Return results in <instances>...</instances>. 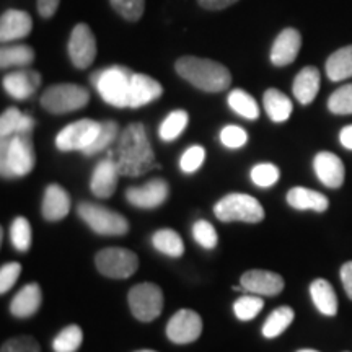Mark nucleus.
<instances>
[{"instance_id": "1", "label": "nucleus", "mask_w": 352, "mask_h": 352, "mask_svg": "<svg viewBox=\"0 0 352 352\" xmlns=\"http://www.w3.org/2000/svg\"><path fill=\"white\" fill-rule=\"evenodd\" d=\"M108 157L114 160L120 175L127 178H138L155 168V153L140 122H132L121 132L116 148L109 151Z\"/></svg>"}, {"instance_id": "2", "label": "nucleus", "mask_w": 352, "mask_h": 352, "mask_svg": "<svg viewBox=\"0 0 352 352\" xmlns=\"http://www.w3.org/2000/svg\"><path fill=\"white\" fill-rule=\"evenodd\" d=\"M178 76L208 94H220L232 85V74L226 65L206 57L183 56L175 64Z\"/></svg>"}, {"instance_id": "3", "label": "nucleus", "mask_w": 352, "mask_h": 352, "mask_svg": "<svg viewBox=\"0 0 352 352\" xmlns=\"http://www.w3.org/2000/svg\"><path fill=\"white\" fill-rule=\"evenodd\" d=\"M36 165V153L32 132H20L2 139L0 147V173L2 178L13 179L32 173Z\"/></svg>"}, {"instance_id": "4", "label": "nucleus", "mask_w": 352, "mask_h": 352, "mask_svg": "<svg viewBox=\"0 0 352 352\" xmlns=\"http://www.w3.org/2000/svg\"><path fill=\"white\" fill-rule=\"evenodd\" d=\"M131 76L132 72L129 69L111 65V67L95 72L91 76V83L108 104L114 108H127Z\"/></svg>"}, {"instance_id": "5", "label": "nucleus", "mask_w": 352, "mask_h": 352, "mask_svg": "<svg viewBox=\"0 0 352 352\" xmlns=\"http://www.w3.org/2000/svg\"><path fill=\"white\" fill-rule=\"evenodd\" d=\"M90 101V91L77 83H57L44 90L41 107L51 114H67L85 108Z\"/></svg>"}, {"instance_id": "6", "label": "nucleus", "mask_w": 352, "mask_h": 352, "mask_svg": "<svg viewBox=\"0 0 352 352\" xmlns=\"http://www.w3.org/2000/svg\"><path fill=\"white\" fill-rule=\"evenodd\" d=\"M77 214L95 233L103 236H120L129 232V222L124 215L94 202H80Z\"/></svg>"}, {"instance_id": "7", "label": "nucleus", "mask_w": 352, "mask_h": 352, "mask_svg": "<svg viewBox=\"0 0 352 352\" xmlns=\"http://www.w3.org/2000/svg\"><path fill=\"white\" fill-rule=\"evenodd\" d=\"M215 217L222 222L258 223L264 219V209L258 199L250 195L233 192L220 199L214 208Z\"/></svg>"}, {"instance_id": "8", "label": "nucleus", "mask_w": 352, "mask_h": 352, "mask_svg": "<svg viewBox=\"0 0 352 352\" xmlns=\"http://www.w3.org/2000/svg\"><path fill=\"white\" fill-rule=\"evenodd\" d=\"M127 302L135 320L151 323L157 320L164 310V292L157 284L142 283L129 290Z\"/></svg>"}, {"instance_id": "9", "label": "nucleus", "mask_w": 352, "mask_h": 352, "mask_svg": "<svg viewBox=\"0 0 352 352\" xmlns=\"http://www.w3.org/2000/svg\"><path fill=\"white\" fill-rule=\"evenodd\" d=\"M96 270L109 279H127L139 270V258L129 248H103L95 256Z\"/></svg>"}, {"instance_id": "10", "label": "nucleus", "mask_w": 352, "mask_h": 352, "mask_svg": "<svg viewBox=\"0 0 352 352\" xmlns=\"http://www.w3.org/2000/svg\"><path fill=\"white\" fill-rule=\"evenodd\" d=\"M100 127L101 122L88 120V118L72 122L56 135V147L60 152H85L95 142Z\"/></svg>"}, {"instance_id": "11", "label": "nucleus", "mask_w": 352, "mask_h": 352, "mask_svg": "<svg viewBox=\"0 0 352 352\" xmlns=\"http://www.w3.org/2000/svg\"><path fill=\"white\" fill-rule=\"evenodd\" d=\"M69 57L70 63L77 69H87L94 64L96 57V39L91 28L87 23H78L74 26L69 38Z\"/></svg>"}, {"instance_id": "12", "label": "nucleus", "mask_w": 352, "mask_h": 352, "mask_svg": "<svg viewBox=\"0 0 352 352\" xmlns=\"http://www.w3.org/2000/svg\"><path fill=\"white\" fill-rule=\"evenodd\" d=\"M202 333V318L195 310L183 308L171 316L166 324V338L175 344L195 342Z\"/></svg>"}, {"instance_id": "13", "label": "nucleus", "mask_w": 352, "mask_h": 352, "mask_svg": "<svg viewBox=\"0 0 352 352\" xmlns=\"http://www.w3.org/2000/svg\"><path fill=\"white\" fill-rule=\"evenodd\" d=\"M168 183L162 178H153L140 186H132L126 191L129 204L139 209H157L168 199Z\"/></svg>"}, {"instance_id": "14", "label": "nucleus", "mask_w": 352, "mask_h": 352, "mask_svg": "<svg viewBox=\"0 0 352 352\" xmlns=\"http://www.w3.org/2000/svg\"><path fill=\"white\" fill-rule=\"evenodd\" d=\"M240 284L246 292L254 296L276 297L284 290V277L277 272L252 270L240 277Z\"/></svg>"}, {"instance_id": "15", "label": "nucleus", "mask_w": 352, "mask_h": 352, "mask_svg": "<svg viewBox=\"0 0 352 352\" xmlns=\"http://www.w3.org/2000/svg\"><path fill=\"white\" fill-rule=\"evenodd\" d=\"M41 82V74H39L38 70L25 67L7 74V76L2 78V87L12 98L26 100L32 95H34V91L38 90Z\"/></svg>"}, {"instance_id": "16", "label": "nucleus", "mask_w": 352, "mask_h": 352, "mask_svg": "<svg viewBox=\"0 0 352 352\" xmlns=\"http://www.w3.org/2000/svg\"><path fill=\"white\" fill-rule=\"evenodd\" d=\"M164 94V87L153 77L145 74H132L129 82V96H127V108L138 109L145 104L158 100Z\"/></svg>"}, {"instance_id": "17", "label": "nucleus", "mask_w": 352, "mask_h": 352, "mask_svg": "<svg viewBox=\"0 0 352 352\" xmlns=\"http://www.w3.org/2000/svg\"><path fill=\"white\" fill-rule=\"evenodd\" d=\"M302 47V34L296 28H285L277 34L271 47V63L276 67H285L297 59Z\"/></svg>"}, {"instance_id": "18", "label": "nucleus", "mask_w": 352, "mask_h": 352, "mask_svg": "<svg viewBox=\"0 0 352 352\" xmlns=\"http://www.w3.org/2000/svg\"><path fill=\"white\" fill-rule=\"evenodd\" d=\"M314 170L316 178L327 188L338 189L342 186L346 178L344 164L336 153L333 152H320L314 158Z\"/></svg>"}, {"instance_id": "19", "label": "nucleus", "mask_w": 352, "mask_h": 352, "mask_svg": "<svg viewBox=\"0 0 352 352\" xmlns=\"http://www.w3.org/2000/svg\"><path fill=\"white\" fill-rule=\"evenodd\" d=\"M120 170L111 157L103 158L98 165L95 166L94 175L90 179L91 192L100 199L111 197L118 188V179H120Z\"/></svg>"}, {"instance_id": "20", "label": "nucleus", "mask_w": 352, "mask_h": 352, "mask_svg": "<svg viewBox=\"0 0 352 352\" xmlns=\"http://www.w3.org/2000/svg\"><path fill=\"white\" fill-rule=\"evenodd\" d=\"M33 30V20L25 10H7L0 16V41L10 43L26 38Z\"/></svg>"}, {"instance_id": "21", "label": "nucleus", "mask_w": 352, "mask_h": 352, "mask_svg": "<svg viewBox=\"0 0 352 352\" xmlns=\"http://www.w3.org/2000/svg\"><path fill=\"white\" fill-rule=\"evenodd\" d=\"M43 217L50 222H57L67 217L70 212L69 192L60 184H50L44 191L43 199Z\"/></svg>"}, {"instance_id": "22", "label": "nucleus", "mask_w": 352, "mask_h": 352, "mask_svg": "<svg viewBox=\"0 0 352 352\" xmlns=\"http://www.w3.org/2000/svg\"><path fill=\"white\" fill-rule=\"evenodd\" d=\"M43 302V292L38 284H26L10 302V314L15 318H30L39 310Z\"/></svg>"}, {"instance_id": "23", "label": "nucleus", "mask_w": 352, "mask_h": 352, "mask_svg": "<svg viewBox=\"0 0 352 352\" xmlns=\"http://www.w3.org/2000/svg\"><path fill=\"white\" fill-rule=\"evenodd\" d=\"M321 85L320 70L315 65H307L297 74L292 83V91L300 104H310L316 98Z\"/></svg>"}, {"instance_id": "24", "label": "nucleus", "mask_w": 352, "mask_h": 352, "mask_svg": "<svg viewBox=\"0 0 352 352\" xmlns=\"http://www.w3.org/2000/svg\"><path fill=\"white\" fill-rule=\"evenodd\" d=\"M287 202L290 208L296 210H315V212H324L329 208V201L324 195L314 189L303 186H296L287 192Z\"/></svg>"}, {"instance_id": "25", "label": "nucleus", "mask_w": 352, "mask_h": 352, "mask_svg": "<svg viewBox=\"0 0 352 352\" xmlns=\"http://www.w3.org/2000/svg\"><path fill=\"white\" fill-rule=\"evenodd\" d=\"M310 297L316 310L324 316L338 314V296L327 279H315L310 284Z\"/></svg>"}, {"instance_id": "26", "label": "nucleus", "mask_w": 352, "mask_h": 352, "mask_svg": "<svg viewBox=\"0 0 352 352\" xmlns=\"http://www.w3.org/2000/svg\"><path fill=\"white\" fill-rule=\"evenodd\" d=\"M34 120L28 114L21 113L19 108H8L0 118V138L7 139L20 132H33Z\"/></svg>"}, {"instance_id": "27", "label": "nucleus", "mask_w": 352, "mask_h": 352, "mask_svg": "<svg viewBox=\"0 0 352 352\" xmlns=\"http://www.w3.org/2000/svg\"><path fill=\"white\" fill-rule=\"evenodd\" d=\"M263 103L267 116L274 122H285L292 114V101L277 88H270L264 91Z\"/></svg>"}, {"instance_id": "28", "label": "nucleus", "mask_w": 352, "mask_h": 352, "mask_svg": "<svg viewBox=\"0 0 352 352\" xmlns=\"http://www.w3.org/2000/svg\"><path fill=\"white\" fill-rule=\"evenodd\" d=\"M327 76L331 82H341L352 77V44L334 51L328 57Z\"/></svg>"}, {"instance_id": "29", "label": "nucleus", "mask_w": 352, "mask_h": 352, "mask_svg": "<svg viewBox=\"0 0 352 352\" xmlns=\"http://www.w3.org/2000/svg\"><path fill=\"white\" fill-rule=\"evenodd\" d=\"M34 63V50L26 44H13L0 50V67L25 69Z\"/></svg>"}, {"instance_id": "30", "label": "nucleus", "mask_w": 352, "mask_h": 352, "mask_svg": "<svg viewBox=\"0 0 352 352\" xmlns=\"http://www.w3.org/2000/svg\"><path fill=\"white\" fill-rule=\"evenodd\" d=\"M152 245L158 253L166 254L170 258H179L184 253V243L179 233L171 228H162L152 235Z\"/></svg>"}, {"instance_id": "31", "label": "nucleus", "mask_w": 352, "mask_h": 352, "mask_svg": "<svg viewBox=\"0 0 352 352\" xmlns=\"http://www.w3.org/2000/svg\"><path fill=\"white\" fill-rule=\"evenodd\" d=\"M294 318H296V311L292 308L284 305L276 308L272 314L267 316V320L263 324V336L267 340H274V338L280 336L290 324H292Z\"/></svg>"}, {"instance_id": "32", "label": "nucleus", "mask_w": 352, "mask_h": 352, "mask_svg": "<svg viewBox=\"0 0 352 352\" xmlns=\"http://www.w3.org/2000/svg\"><path fill=\"white\" fill-rule=\"evenodd\" d=\"M227 103L233 111L239 114V116L245 118V120L254 121L259 118V107L256 100L250 94H246L245 90H240V88L232 90L227 98Z\"/></svg>"}, {"instance_id": "33", "label": "nucleus", "mask_w": 352, "mask_h": 352, "mask_svg": "<svg viewBox=\"0 0 352 352\" xmlns=\"http://www.w3.org/2000/svg\"><path fill=\"white\" fill-rule=\"evenodd\" d=\"M188 122V113L184 111V109H176V111L170 113L164 120V122H162L160 129H158V135H160V139L165 140V142H173V140H176L183 134Z\"/></svg>"}, {"instance_id": "34", "label": "nucleus", "mask_w": 352, "mask_h": 352, "mask_svg": "<svg viewBox=\"0 0 352 352\" xmlns=\"http://www.w3.org/2000/svg\"><path fill=\"white\" fill-rule=\"evenodd\" d=\"M118 138H120V126H118V122L109 121V120L101 121L100 132H98V135H96L95 142L91 144L83 153L88 157L96 155V153L107 151L109 145H111Z\"/></svg>"}, {"instance_id": "35", "label": "nucleus", "mask_w": 352, "mask_h": 352, "mask_svg": "<svg viewBox=\"0 0 352 352\" xmlns=\"http://www.w3.org/2000/svg\"><path fill=\"white\" fill-rule=\"evenodd\" d=\"M83 342L82 328L77 324H69L52 341L54 352H77Z\"/></svg>"}, {"instance_id": "36", "label": "nucleus", "mask_w": 352, "mask_h": 352, "mask_svg": "<svg viewBox=\"0 0 352 352\" xmlns=\"http://www.w3.org/2000/svg\"><path fill=\"white\" fill-rule=\"evenodd\" d=\"M10 241L16 252L26 253L32 246V226L25 217H16L10 227Z\"/></svg>"}, {"instance_id": "37", "label": "nucleus", "mask_w": 352, "mask_h": 352, "mask_svg": "<svg viewBox=\"0 0 352 352\" xmlns=\"http://www.w3.org/2000/svg\"><path fill=\"white\" fill-rule=\"evenodd\" d=\"M328 109L338 116L352 114V83H347L333 91L328 100Z\"/></svg>"}, {"instance_id": "38", "label": "nucleus", "mask_w": 352, "mask_h": 352, "mask_svg": "<svg viewBox=\"0 0 352 352\" xmlns=\"http://www.w3.org/2000/svg\"><path fill=\"white\" fill-rule=\"evenodd\" d=\"M264 302L259 296H243L233 303V314L240 321H250L263 310Z\"/></svg>"}, {"instance_id": "39", "label": "nucleus", "mask_w": 352, "mask_h": 352, "mask_svg": "<svg viewBox=\"0 0 352 352\" xmlns=\"http://www.w3.org/2000/svg\"><path fill=\"white\" fill-rule=\"evenodd\" d=\"M192 239L206 250H214L219 243V235L214 226L208 220H197L192 226Z\"/></svg>"}, {"instance_id": "40", "label": "nucleus", "mask_w": 352, "mask_h": 352, "mask_svg": "<svg viewBox=\"0 0 352 352\" xmlns=\"http://www.w3.org/2000/svg\"><path fill=\"white\" fill-rule=\"evenodd\" d=\"M109 3L127 21H139L145 10V0H109Z\"/></svg>"}, {"instance_id": "41", "label": "nucleus", "mask_w": 352, "mask_h": 352, "mask_svg": "<svg viewBox=\"0 0 352 352\" xmlns=\"http://www.w3.org/2000/svg\"><path fill=\"white\" fill-rule=\"evenodd\" d=\"M280 171L272 164H258L252 168V182L259 188H271L279 182Z\"/></svg>"}, {"instance_id": "42", "label": "nucleus", "mask_w": 352, "mask_h": 352, "mask_svg": "<svg viewBox=\"0 0 352 352\" xmlns=\"http://www.w3.org/2000/svg\"><path fill=\"white\" fill-rule=\"evenodd\" d=\"M204 160H206L204 147H201V145H191V147L184 151L182 158H179V168H182L183 173L186 175L196 173V171L204 165Z\"/></svg>"}, {"instance_id": "43", "label": "nucleus", "mask_w": 352, "mask_h": 352, "mask_svg": "<svg viewBox=\"0 0 352 352\" xmlns=\"http://www.w3.org/2000/svg\"><path fill=\"white\" fill-rule=\"evenodd\" d=\"M220 142L227 148H240L248 142V134L240 126H226L220 131Z\"/></svg>"}, {"instance_id": "44", "label": "nucleus", "mask_w": 352, "mask_h": 352, "mask_svg": "<svg viewBox=\"0 0 352 352\" xmlns=\"http://www.w3.org/2000/svg\"><path fill=\"white\" fill-rule=\"evenodd\" d=\"M0 352H41V346L32 336H16L3 342Z\"/></svg>"}, {"instance_id": "45", "label": "nucleus", "mask_w": 352, "mask_h": 352, "mask_svg": "<svg viewBox=\"0 0 352 352\" xmlns=\"http://www.w3.org/2000/svg\"><path fill=\"white\" fill-rule=\"evenodd\" d=\"M21 274V264L20 263H6L0 267V294H7L13 285L16 284Z\"/></svg>"}, {"instance_id": "46", "label": "nucleus", "mask_w": 352, "mask_h": 352, "mask_svg": "<svg viewBox=\"0 0 352 352\" xmlns=\"http://www.w3.org/2000/svg\"><path fill=\"white\" fill-rule=\"evenodd\" d=\"M60 0H36L38 13L43 19H52L56 15L57 8H59Z\"/></svg>"}, {"instance_id": "47", "label": "nucleus", "mask_w": 352, "mask_h": 352, "mask_svg": "<svg viewBox=\"0 0 352 352\" xmlns=\"http://www.w3.org/2000/svg\"><path fill=\"white\" fill-rule=\"evenodd\" d=\"M236 2H239V0H197V3H199L202 8L210 12L223 10V8L235 6Z\"/></svg>"}, {"instance_id": "48", "label": "nucleus", "mask_w": 352, "mask_h": 352, "mask_svg": "<svg viewBox=\"0 0 352 352\" xmlns=\"http://www.w3.org/2000/svg\"><path fill=\"white\" fill-rule=\"evenodd\" d=\"M341 280H342V285H344L347 297H349L352 300V261H347V263L342 264Z\"/></svg>"}, {"instance_id": "49", "label": "nucleus", "mask_w": 352, "mask_h": 352, "mask_svg": "<svg viewBox=\"0 0 352 352\" xmlns=\"http://www.w3.org/2000/svg\"><path fill=\"white\" fill-rule=\"evenodd\" d=\"M340 142L347 151H352V124L342 127L340 132Z\"/></svg>"}, {"instance_id": "50", "label": "nucleus", "mask_w": 352, "mask_h": 352, "mask_svg": "<svg viewBox=\"0 0 352 352\" xmlns=\"http://www.w3.org/2000/svg\"><path fill=\"white\" fill-rule=\"evenodd\" d=\"M297 352H318V351H314V349H300V351H297Z\"/></svg>"}, {"instance_id": "51", "label": "nucleus", "mask_w": 352, "mask_h": 352, "mask_svg": "<svg viewBox=\"0 0 352 352\" xmlns=\"http://www.w3.org/2000/svg\"><path fill=\"white\" fill-rule=\"evenodd\" d=\"M135 352H157V351H151V349H142V351H135Z\"/></svg>"}]
</instances>
